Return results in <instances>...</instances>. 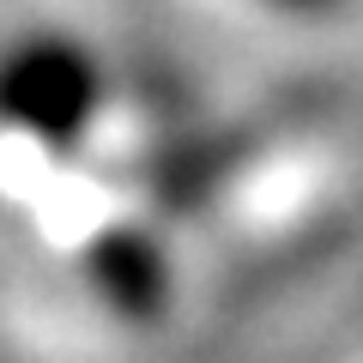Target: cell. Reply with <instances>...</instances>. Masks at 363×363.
<instances>
[{
	"label": "cell",
	"mask_w": 363,
	"mask_h": 363,
	"mask_svg": "<svg viewBox=\"0 0 363 363\" xmlns=\"http://www.w3.org/2000/svg\"><path fill=\"white\" fill-rule=\"evenodd\" d=\"M97 104L91 61L67 43H30L0 67V109L43 140H73Z\"/></svg>",
	"instance_id": "6da1fadb"
},
{
	"label": "cell",
	"mask_w": 363,
	"mask_h": 363,
	"mask_svg": "<svg viewBox=\"0 0 363 363\" xmlns=\"http://www.w3.org/2000/svg\"><path fill=\"white\" fill-rule=\"evenodd\" d=\"M272 6H291V13H327V6H339V0H272Z\"/></svg>",
	"instance_id": "7a4b0ae2"
}]
</instances>
